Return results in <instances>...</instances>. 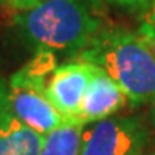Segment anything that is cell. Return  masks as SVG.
Instances as JSON below:
<instances>
[{"instance_id":"cell-1","label":"cell","mask_w":155,"mask_h":155,"mask_svg":"<svg viewBox=\"0 0 155 155\" xmlns=\"http://www.w3.org/2000/svg\"><path fill=\"white\" fill-rule=\"evenodd\" d=\"M16 32L37 51L76 55L103 27L98 0H37L16 13Z\"/></svg>"},{"instance_id":"cell-2","label":"cell","mask_w":155,"mask_h":155,"mask_svg":"<svg viewBox=\"0 0 155 155\" xmlns=\"http://www.w3.org/2000/svg\"><path fill=\"white\" fill-rule=\"evenodd\" d=\"M74 60L106 73L131 104L155 100V57L138 32L104 27L74 55Z\"/></svg>"},{"instance_id":"cell-3","label":"cell","mask_w":155,"mask_h":155,"mask_svg":"<svg viewBox=\"0 0 155 155\" xmlns=\"http://www.w3.org/2000/svg\"><path fill=\"white\" fill-rule=\"evenodd\" d=\"M57 67L54 52L37 51L6 79V98L13 114L43 136L63 120L46 95L48 79Z\"/></svg>"},{"instance_id":"cell-4","label":"cell","mask_w":155,"mask_h":155,"mask_svg":"<svg viewBox=\"0 0 155 155\" xmlns=\"http://www.w3.org/2000/svg\"><path fill=\"white\" fill-rule=\"evenodd\" d=\"M147 139L149 131L139 117H108L86 125L81 155H139Z\"/></svg>"},{"instance_id":"cell-5","label":"cell","mask_w":155,"mask_h":155,"mask_svg":"<svg viewBox=\"0 0 155 155\" xmlns=\"http://www.w3.org/2000/svg\"><path fill=\"white\" fill-rule=\"evenodd\" d=\"M95 67L84 62L59 65L48 79L46 95L63 119H78L81 101Z\"/></svg>"},{"instance_id":"cell-6","label":"cell","mask_w":155,"mask_h":155,"mask_svg":"<svg viewBox=\"0 0 155 155\" xmlns=\"http://www.w3.org/2000/svg\"><path fill=\"white\" fill-rule=\"evenodd\" d=\"M127 103H130L127 94L106 73L95 68L84 92L78 119L84 125L94 124L111 117Z\"/></svg>"},{"instance_id":"cell-7","label":"cell","mask_w":155,"mask_h":155,"mask_svg":"<svg viewBox=\"0 0 155 155\" xmlns=\"http://www.w3.org/2000/svg\"><path fill=\"white\" fill-rule=\"evenodd\" d=\"M43 138L13 114L6 98V78L0 74V155H40Z\"/></svg>"},{"instance_id":"cell-8","label":"cell","mask_w":155,"mask_h":155,"mask_svg":"<svg viewBox=\"0 0 155 155\" xmlns=\"http://www.w3.org/2000/svg\"><path fill=\"white\" fill-rule=\"evenodd\" d=\"M84 125L79 119H63L43 138L40 155H81Z\"/></svg>"},{"instance_id":"cell-9","label":"cell","mask_w":155,"mask_h":155,"mask_svg":"<svg viewBox=\"0 0 155 155\" xmlns=\"http://www.w3.org/2000/svg\"><path fill=\"white\" fill-rule=\"evenodd\" d=\"M138 33L146 41V45L149 46L150 52L155 57V3L143 11L139 27H138Z\"/></svg>"},{"instance_id":"cell-10","label":"cell","mask_w":155,"mask_h":155,"mask_svg":"<svg viewBox=\"0 0 155 155\" xmlns=\"http://www.w3.org/2000/svg\"><path fill=\"white\" fill-rule=\"evenodd\" d=\"M108 3L112 5H117V6H122V8L127 10H141L144 11L147 10L150 5L155 3V0H106Z\"/></svg>"},{"instance_id":"cell-11","label":"cell","mask_w":155,"mask_h":155,"mask_svg":"<svg viewBox=\"0 0 155 155\" xmlns=\"http://www.w3.org/2000/svg\"><path fill=\"white\" fill-rule=\"evenodd\" d=\"M5 3H8L10 6H13L15 10L21 11V10H25L29 8V6H32L37 0H3Z\"/></svg>"},{"instance_id":"cell-12","label":"cell","mask_w":155,"mask_h":155,"mask_svg":"<svg viewBox=\"0 0 155 155\" xmlns=\"http://www.w3.org/2000/svg\"><path fill=\"white\" fill-rule=\"evenodd\" d=\"M152 122H153V128H155V100L152 101Z\"/></svg>"},{"instance_id":"cell-13","label":"cell","mask_w":155,"mask_h":155,"mask_svg":"<svg viewBox=\"0 0 155 155\" xmlns=\"http://www.w3.org/2000/svg\"><path fill=\"white\" fill-rule=\"evenodd\" d=\"M139 155H155V153H139Z\"/></svg>"},{"instance_id":"cell-14","label":"cell","mask_w":155,"mask_h":155,"mask_svg":"<svg viewBox=\"0 0 155 155\" xmlns=\"http://www.w3.org/2000/svg\"><path fill=\"white\" fill-rule=\"evenodd\" d=\"M0 2H3V0H0Z\"/></svg>"}]
</instances>
